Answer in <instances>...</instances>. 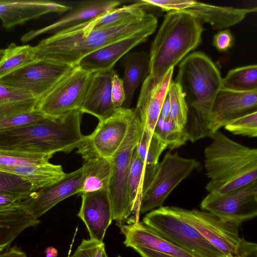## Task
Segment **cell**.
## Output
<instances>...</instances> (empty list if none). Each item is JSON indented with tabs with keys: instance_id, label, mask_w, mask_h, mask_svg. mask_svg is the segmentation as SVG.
<instances>
[{
	"instance_id": "obj_1",
	"label": "cell",
	"mask_w": 257,
	"mask_h": 257,
	"mask_svg": "<svg viewBox=\"0 0 257 257\" xmlns=\"http://www.w3.org/2000/svg\"><path fill=\"white\" fill-rule=\"evenodd\" d=\"M157 25L156 17L147 12L106 28L88 32L67 28L42 40L34 46L36 59L75 66L95 51L143 31L156 30Z\"/></svg>"
},
{
	"instance_id": "obj_2",
	"label": "cell",
	"mask_w": 257,
	"mask_h": 257,
	"mask_svg": "<svg viewBox=\"0 0 257 257\" xmlns=\"http://www.w3.org/2000/svg\"><path fill=\"white\" fill-rule=\"evenodd\" d=\"M222 78L212 60L202 52L192 53L180 63L175 81L181 86L192 109L185 126L188 141L194 143L210 137V114L221 88Z\"/></svg>"
},
{
	"instance_id": "obj_3",
	"label": "cell",
	"mask_w": 257,
	"mask_h": 257,
	"mask_svg": "<svg viewBox=\"0 0 257 257\" xmlns=\"http://www.w3.org/2000/svg\"><path fill=\"white\" fill-rule=\"evenodd\" d=\"M204 150L209 193L224 194L257 180V149L242 145L217 131Z\"/></svg>"
},
{
	"instance_id": "obj_4",
	"label": "cell",
	"mask_w": 257,
	"mask_h": 257,
	"mask_svg": "<svg viewBox=\"0 0 257 257\" xmlns=\"http://www.w3.org/2000/svg\"><path fill=\"white\" fill-rule=\"evenodd\" d=\"M79 110L0 133V149L49 154L76 149L84 136Z\"/></svg>"
},
{
	"instance_id": "obj_5",
	"label": "cell",
	"mask_w": 257,
	"mask_h": 257,
	"mask_svg": "<svg viewBox=\"0 0 257 257\" xmlns=\"http://www.w3.org/2000/svg\"><path fill=\"white\" fill-rule=\"evenodd\" d=\"M203 31L202 24L190 14L168 12L151 46L149 75L160 81L200 44Z\"/></svg>"
},
{
	"instance_id": "obj_6",
	"label": "cell",
	"mask_w": 257,
	"mask_h": 257,
	"mask_svg": "<svg viewBox=\"0 0 257 257\" xmlns=\"http://www.w3.org/2000/svg\"><path fill=\"white\" fill-rule=\"evenodd\" d=\"M169 208L225 257H256V244L239 236V224L223 221L206 211L187 210L175 206Z\"/></svg>"
},
{
	"instance_id": "obj_7",
	"label": "cell",
	"mask_w": 257,
	"mask_h": 257,
	"mask_svg": "<svg viewBox=\"0 0 257 257\" xmlns=\"http://www.w3.org/2000/svg\"><path fill=\"white\" fill-rule=\"evenodd\" d=\"M143 130L137 109L124 141L110 160L111 173L108 191L112 205V219L119 227L130 220L134 212L128 191L127 178L132 156Z\"/></svg>"
},
{
	"instance_id": "obj_8",
	"label": "cell",
	"mask_w": 257,
	"mask_h": 257,
	"mask_svg": "<svg viewBox=\"0 0 257 257\" xmlns=\"http://www.w3.org/2000/svg\"><path fill=\"white\" fill-rule=\"evenodd\" d=\"M142 222L194 257H225L194 227L174 214L169 206H162L150 211Z\"/></svg>"
},
{
	"instance_id": "obj_9",
	"label": "cell",
	"mask_w": 257,
	"mask_h": 257,
	"mask_svg": "<svg viewBox=\"0 0 257 257\" xmlns=\"http://www.w3.org/2000/svg\"><path fill=\"white\" fill-rule=\"evenodd\" d=\"M195 159L185 158L177 153H167L157 165L152 178L144 191L139 207V214L163 206L174 189L198 168Z\"/></svg>"
},
{
	"instance_id": "obj_10",
	"label": "cell",
	"mask_w": 257,
	"mask_h": 257,
	"mask_svg": "<svg viewBox=\"0 0 257 257\" xmlns=\"http://www.w3.org/2000/svg\"><path fill=\"white\" fill-rule=\"evenodd\" d=\"M93 74L75 66L38 101L36 109L49 117L79 110Z\"/></svg>"
},
{
	"instance_id": "obj_11",
	"label": "cell",
	"mask_w": 257,
	"mask_h": 257,
	"mask_svg": "<svg viewBox=\"0 0 257 257\" xmlns=\"http://www.w3.org/2000/svg\"><path fill=\"white\" fill-rule=\"evenodd\" d=\"M200 206L223 221L240 225L257 215V180L226 193L209 192Z\"/></svg>"
},
{
	"instance_id": "obj_12",
	"label": "cell",
	"mask_w": 257,
	"mask_h": 257,
	"mask_svg": "<svg viewBox=\"0 0 257 257\" xmlns=\"http://www.w3.org/2000/svg\"><path fill=\"white\" fill-rule=\"evenodd\" d=\"M73 67L36 60L0 78V83L27 91L39 101Z\"/></svg>"
},
{
	"instance_id": "obj_13",
	"label": "cell",
	"mask_w": 257,
	"mask_h": 257,
	"mask_svg": "<svg viewBox=\"0 0 257 257\" xmlns=\"http://www.w3.org/2000/svg\"><path fill=\"white\" fill-rule=\"evenodd\" d=\"M136 112V108L115 109L110 116L99 121L83 141L100 156L110 160L124 141Z\"/></svg>"
},
{
	"instance_id": "obj_14",
	"label": "cell",
	"mask_w": 257,
	"mask_h": 257,
	"mask_svg": "<svg viewBox=\"0 0 257 257\" xmlns=\"http://www.w3.org/2000/svg\"><path fill=\"white\" fill-rule=\"evenodd\" d=\"M83 181L82 168L67 173L61 181L33 193L20 201L21 205L32 216L38 219L67 198L80 194Z\"/></svg>"
},
{
	"instance_id": "obj_15",
	"label": "cell",
	"mask_w": 257,
	"mask_h": 257,
	"mask_svg": "<svg viewBox=\"0 0 257 257\" xmlns=\"http://www.w3.org/2000/svg\"><path fill=\"white\" fill-rule=\"evenodd\" d=\"M256 108L257 90L237 92L221 88L211 111L208 125L211 136L231 120L257 111Z\"/></svg>"
},
{
	"instance_id": "obj_16",
	"label": "cell",
	"mask_w": 257,
	"mask_h": 257,
	"mask_svg": "<svg viewBox=\"0 0 257 257\" xmlns=\"http://www.w3.org/2000/svg\"><path fill=\"white\" fill-rule=\"evenodd\" d=\"M77 216L84 222L90 239L103 241L112 219V209L107 190L84 192Z\"/></svg>"
},
{
	"instance_id": "obj_17",
	"label": "cell",
	"mask_w": 257,
	"mask_h": 257,
	"mask_svg": "<svg viewBox=\"0 0 257 257\" xmlns=\"http://www.w3.org/2000/svg\"><path fill=\"white\" fill-rule=\"evenodd\" d=\"M72 9L51 1L0 0V19L3 28L10 29L48 13H63Z\"/></svg>"
},
{
	"instance_id": "obj_18",
	"label": "cell",
	"mask_w": 257,
	"mask_h": 257,
	"mask_svg": "<svg viewBox=\"0 0 257 257\" xmlns=\"http://www.w3.org/2000/svg\"><path fill=\"white\" fill-rule=\"evenodd\" d=\"M121 2L112 0L89 1L81 2L64 17L45 27L28 32L23 35V43L33 40L40 35L52 33L72 27L95 18L116 8Z\"/></svg>"
},
{
	"instance_id": "obj_19",
	"label": "cell",
	"mask_w": 257,
	"mask_h": 257,
	"mask_svg": "<svg viewBox=\"0 0 257 257\" xmlns=\"http://www.w3.org/2000/svg\"><path fill=\"white\" fill-rule=\"evenodd\" d=\"M173 71L174 68L170 69L160 81H155L148 75L143 82L136 108L140 114L143 128L151 134L172 81Z\"/></svg>"
},
{
	"instance_id": "obj_20",
	"label": "cell",
	"mask_w": 257,
	"mask_h": 257,
	"mask_svg": "<svg viewBox=\"0 0 257 257\" xmlns=\"http://www.w3.org/2000/svg\"><path fill=\"white\" fill-rule=\"evenodd\" d=\"M155 30L143 31L107 45L83 58L78 65L93 73L112 69L121 57L135 46L146 41Z\"/></svg>"
},
{
	"instance_id": "obj_21",
	"label": "cell",
	"mask_w": 257,
	"mask_h": 257,
	"mask_svg": "<svg viewBox=\"0 0 257 257\" xmlns=\"http://www.w3.org/2000/svg\"><path fill=\"white\" fill-rule=\"evenodd\" d=\"M115 73L113 69L94 73L84 101L79 109L102 120L115 111L111 101V81Z\"/></svg>"
},
{
	"instance_id": "obj_22",
	"label": "cell",
	"mask_w": 257,
	"mask_h": 257,
	"mask_svg": "<svg viewBox=\"0 0 257 257\" xmlns=\"http://www.w3.org/2000/svg\"><path fill=\"white\" fill-rule=\"evenodd\" d=\"M120 229L126 247H142L176 256L194 257L168 242L142 221L124 224Z\"/></svg>"
},
{
	"instance_id": "obj_23",
	"label": "cell",
	"mask_w": 257,
	"mask_h": 257,
	"mask_svg": "<svg viewBox=\"0 0 257 257\" xmlns=\"http://www.w3.org/2000/svg\"><path fill=\"white\" fill-rule=\"evenodd\" d=\"M181 12L192 16L201 24L208 23L213 29H222L240 22L247 14L256 12V7H221L190 0L187 7Z\"/></svg>"
},
{
	"instance_id": "obj_24",
	"label": "cell",
	"mask_w": 257,
	"mask_h": 257,
	"mask_svg": "<svg viewBox=\"0 0 257 257\" xmlns=\"http://www.w3.org/2000/svg\"><path fill=\"white\" fill-rule=\"evenodd\" d=\"M84 162L81 167L83 181L81 193L107 190L111 173L110 160L93 151L83 141L76 149Z\"/></svg>"
},
{
	"instance_id": "obj_25",
	"label": "cell",
	"mask_w": 257,
	"mask_h": 257,
	"mask_svg": "<svg viewBox=\"0 0 257 257\" xmlns=\"http://www.w3.org/2000/svg\"><path fill=\"white\" fill-rule=\"evenodd\" d=\"M0 171L17 175L28 181L34 191L50 187L66 175L60 165L49 162L39 165L0 167Z\"/></svg>"
},
{
	"instance_id": "obj_26",
	"label": "cell",
	"mask_w": 257,
	"mask_h": 257,
	"mask_svg": "<svg viewBox=\"0 0 257 257\" xmlns=\"http://www.w3.org/2000/svg\"><path fill=\"white\" fill-rule=\"evenodd\" d=\"M41 221L30 214L19 203L0 210V254L24 230L38 225Z\"/></svg>"
},
{
	"instance_id": "obj_27",
	"label": "cell",
	"mask_w": 257,
	"mask_h": 257,
	"mask_svg": "<svg viewBox=\"0 0 257 257\" xmlns=\"http://www.w3.org/2000/svg\"><path fill=\"white\" fill-rule=\"evenodd\" d=\"M123 64L125 99L122 107L128 108L136 89L149 75L150 55L144 51L129 53L124 57Z\"/></svg>"
},
{
	"instance_id": "obj_28",
	"label": "cell",
	"mask_w": 257,
	"mask_h": 257,
	"mask_svg": "<svg viewBox=\"0 0 257 257\" xmlns=\"http://www.w3.org/2000/svg\"><path fill=\"white\" fill-rule=\"evenodd\" d=\"M144 7L137 1L128 6L115 8L95 18L70 28L88 32L116 26L145 14L147 12Z\"/></svg>"
},
{
	"instance_id": "obj_29",
	"label": "cell",
	"mask_w": 257,
	"mask_h": 257,
	"mask_svg": "<svg viewBox=\"0 0 257 257\" xmlns=\"http://www.w3.org/2000/svg\"><path fill=\"white\" fill-rule=\"evenodd\" d=\"M38 102L29 92L0 83V117L34 110Z\"/></svg>"
},
{
	"instance_id": "obj_30",
	"label": "cell",
	"mask_w": 257,
	"mask_h": 257,
	"mask_svg": "<svg viewBox=\"0 0 257 257\" xmlns=\"http://www.w3.org/2000/svg\"><path fill=\"white\" fill-rule=\"evenodd\" d=\"M37 60L34 47L11 43L0 60V78Z\"/></svg>"
},
{
	"instance_id": "obj_31",
	"label": "cell",
	"mask_w": 257,
	"mask_h": 257,
	"mask_svg": "<svg viewBox=\"0 0 257 257\" xmlns=\"http://www.w3.org/2000/svg\"><path fill=\"white\" fill-rule=\"evenodd\" d=\"M221 88L237 92L257 90L256 64L237 67L228 71L222 78Z\"/></svg>"
},
{
	"instance_id": "obj_32",
	"label": "cell",
	"mask_w": 257,
	"mask_h": 257,
	"mask_svg": "<svg viewBox=\"0 0 257 257\" xmlns=\"http://www.w3.org/2000/svg\"><path fill=\"white\" fill-rule=\"evenodd\" d=\"M145 162L140 157L136 148L133 153L127 178V188L134 207L133 214L139 221V207L143 194Z\"/></svg>"
},
{
	"instance_id": "obj_33",
	"label": "cell",
	"mask_w": 257,
	"mask_h": 257,
	"mask_svg": "<svg viewBox=\"0 0 257 257\" xmlns=\"http://www.w3.org/2000/svg\"><path fill=\"white\" fill-rule=\"evenodd\" d=\"M153 133L167 144L170 150L179 148L188 141L185 128L179 127L170 116L166 119L159 117Z\"/></svg>"
},
{
	"instance_id": "obj_34",
	"label": "cell",
	"mask_w": 257,
	"mask_h": 257,
	"mask_svg": "<svg viewBox=\"0 0 257 257\" xmlns=\"http://www.w3.org/2000/svg\"><path fill=\"white\" fill-rule=\"evenodd\" d=\"M167 95L170 100L169 116L180 128H185L187 122L189 107L185 95L179 83L172 81Z\"/></svg>"
},
{
	"instance_id": "obj_35",
	"label": "cell",
	"mask_w": 257,
	"mask_h": 257,
	"mask_svg": "<svg viewBox=\"0 0 257 257\" xmlns=\"http://www.w3.org/2000/svg\"><path fill=\"white\" fill-rule=\"evenodd\" d=\"M52 155L0 149V167L39 165L49 162Z\"/></svg>"
},
{
	"instance_id": "obj_36",
	"label": "cell",
	"mask_w": 257,
	"mask_h": 257,
	"mask_svg": "<svg viewBox=\"0 0 257 257\" xmlns=\"http://www.w3.org/2000/svg\"><path fill=\"white\" fill-rule=\"evenodd\" d=\"M35 192L30 183L22 177L0 171V194L16 196L23 200Z\"/></svg>"
},
{
	"instance_id": "obj_37",
	"label": "cell",
	"mask_w": 257,
	"mask_h": 257,
	"mask_svg": "<svg viewBox=\"0 0 257 257\" xmlns=\"http://www.w3.org/2000/svg\"><path fill=\"white\" fill-rule=\"evenodd\" d=\"M37 110L12 114L0 117V133L31 124L45 118Z\"/></svg>"
},
{
	"instance_id": "obj_38",
	"label": "cell",
	"mask_w": 257,
	"mask_h": 257,
	"mask_svg": "<svg viewBox=\"0 0 257 257\" xmlns=\"http://www.w3.org/2000/svg\"><path fill=\"white\" fill-rule=\"evenodd\" d=\"M224 127L235 135L256 138L257 136V111L239 116L229 121Z\"/></svg>"
},
{
	"instance_id": "obj_39",
	"label": "cell",
	"mask_w": 257,
	"mask_h": 257,
	"mask_svg": "<svg viewBox=\"0 0 257 257\" xmlns=\"http://www.w3.org/2000/svg\"><path fill=\"white\" fill-rule=\"evenodd\" d=\"M167 148V144L153 133L147 144L145 159V175L150 176L154 173L160 156Z\"/></svg>"
},
{
	"instance_id": "obj_40",
	"label": "cell",
	"mask_w": 257,
	"mask_h": 257,
	"mask_svg": "<svg viewBox=\"0 0 257 257\" xmlns=\"http://www.w3.org/2000/svg\"><path fill=\"white\" fill-rule=\"evenodd\" d=\"M104 250L105 245L103 241L83 239L70 257H102Z\"/></svg>"
},
{
	"instance_id": "obj_41",
	"label": "cell",
	"mask_w": 257,
	"mask_h": 257,
	"mask_svg": "<svg viewBox=\"0 0 257 257\" xmlns=\"http://www.w3.org/2000/svg\"><path fill=\"white\" fill-rule=\"evenodd\" d=\"M111 101L115 109L120 108L125 101V95L122 79L115 73L111 81Z\"/></svg>"
},
{
	"instance_id": "obj_42",
	"label": "cell",
	"mask_w": 257,
	"mask_h": 257,
	"mask_svg": "<svg viewBox=\"0 0 257 257\" xmlns=\"http://www.w3.org/2000/svg\"><path fill=\"white\" fill-rule=\"evenodd\" d=\"M213 43L218 51L224 52L232 46L233 37L229 30L221 31L214 35Z\"/></svg>"
},
{
	"instance_id": "obj_43",
	"label": "cell",
	"mask_w": 257,
	"mask_h": 257,
	"mask_svg": "<svg viewBox=\"0 0 257 257\" xmlns=\"http://www.w3.org/2000/svg\"><path fill=\"white\" fill-rule=\"evenodd\" d=\"M22 200L17 197L0 194V210L11 208L18 205Z\"/></svg>"
},
{
	"instance_id": "obj_44",
	"label": "cell",
	"mask_w": 257,
	"mask_h": 257,
	"mask_svg": "<svg viewBox=\"0 0 257 257\" xmlns=\"http://www.w3.org/2000/svg\"><path fill=\"white\" fill-rule=\"evenodd\" d=\"M134 249L142 257H179L163 253L142 247H136L134 248Z\"/></svg>"
},
{
	"instance_id": "obj_45",
	"label": "cell",
	"mask_w": 257,
	"mask_h": 257,
	"mask_svg": "<svg viewBox=\"0 0 257 257\" xmlns=\"http://www.w3.org/2000/svg\"><path fill=\"white\" fill-rule=\"evenodd\" d=\"M0 257H28V256L25 251L17 245H15L1 253Z\"/></svg>"
},
{
	"instance_id": "obj_46",
	"label": "cell",
	"mask_w": 257,
	"mask_h": 257,
	"mask_svg": "<svg viewBox=\"0 0 257 257\" xmlns=\"http://www.w3.org/2000/svg\"><path fill=\"white\" fill-rule=\"evenodd\" d=\"M170 113V100L168 95L165 97L160 114V117L166 119L169 116Z\"/></svg>"
},
{
	"instance_id": "obj_47",
	"label": "cell",
	"mask_w": 257,
	"mask_h": 257,
	"mask_svg": "<svg viewBox=\"0 0 257 257\" xmlns=\"http://www.w3.org/2000/svg\"><path fill=\"white\" fill-rule=\"evenodd\" d=\"M46 257H57L58 254V250L52 246L47 247L45 250Z\"/></svg>"
},
{
	"instance_id": "obj_48",
	"label": "cell",
	"mask_w": 257,
	"mask_h": 257,
	"mask_svg": "<svg viewBox=\"0 0 257 257\" xmlns=\"http://www.w3.org/2000/svg\"><path fill=\"white\" fill-rule=\"evenodd\" d=\"M5 52V49H0V60L2 58Z\"/></svg>"
},
{
	"instance_id": "obj_49",
	"label": "cell",
	"mask_w": 257,
	"mask_h": 257,
	"mask_svg": "<svg viewBox=\"0 0 257 257\" xmlns=\"http://www.w3.org/2000/svg\"><path fill=\"white\" fill-rule=\"evenodd\" d=\"M102 257H108V256H107V254L106 253L105 250L104 251Z\"/></svg>"
}]
</instances>
